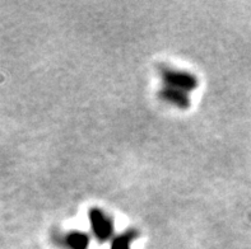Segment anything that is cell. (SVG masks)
<instances>
[{
	"label": "cell",
	"instance_id": "obj_1",
	"mask_svg": "<svg viewBox=\"0 0 251 249\" xmlns=\"http://www.w3.org/2000/svg\"><path fill=\"white\" fill-rule=\"evenodd\" d=\"M162 79L165 82V87L175 88L182 91L185 93L194 91L198 87V80L193 74L182 71V70H175L166 68L161 71Z\"/></svg>",
	"mask_w": 251,
	"mask_h": 249
},
{
	"label": "cell",
	"instance_id": "obj_2",
	"mask_svg": "<svg viewBox=\"0 0 251 249\" xmlns=\"http://www.w3.org/2000/svg\"><path fill=\"white\" fill-rule=\"evenodd\" d=\"M89 220H91L93 233L100 240H106L111 237L114 231V224L107 214H105L100 208H92L89 211Z\"/></svg>",
	"mask_w": 251,
	"mask_h": 249
},
{
	"label": "cell",
	"instance_id": "obj_3",
	"mask_svg": "<svg viewBox=\"0 0 251 249\" xmlns=\"http://www.w3.org/2000/svg\"><path fill=\"white\" fill-rule=\"evenodd\" d=\"M159 97L167 103H171L178 108H188L190 106V99H189V93H185L182 91H178L175 88L165 87L159 91Z\"/></svg>",
	"mask_w": 251,
	"mask_h": 249
},
{
	"label": "cell",
	"instance_id": "obj_4",
	"mask_svg": "<svg viewBox=\"0 0 251 249\" xmlns=\"http://www.w3.org/2000/svg\"><path fill=\"white\" fill-rule=\"evenodd\" d=\"M65 246L69 249H87L89 244V238L86 233L73 231L65 237Z\"/></svg>",
	"mask_w": 251,
	"mask_h": 249
},
{
	"label": "cell",
	"instance_id": "obj_5",
	"mask_svg": "<svg viewBox=\"0 0 251 249\" xmlns=\"http://www.w3.org/2000/svg\"><path fill=\"white\" fill-rule=\"evenodd\" d=\"M135 237H137V234L134 231H125V233L120 234L112 242L111 249H130L131 242L135 239Z\"/></svg>",
	"mask_w": 251,
	"mask_h": 249
}]
</instances>
